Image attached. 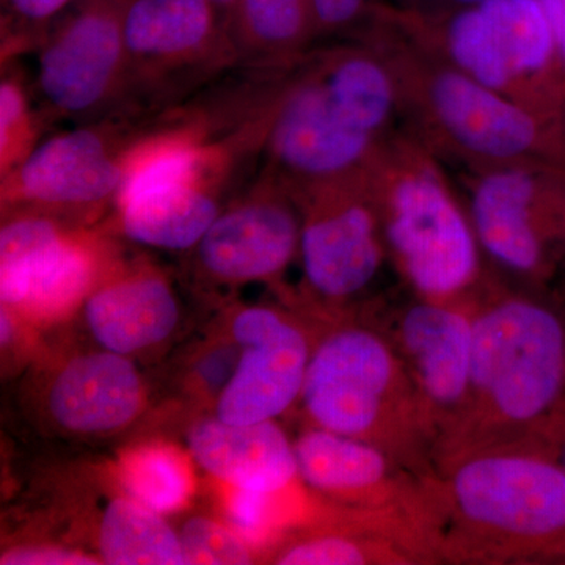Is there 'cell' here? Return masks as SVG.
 I'll list each match as a JSON object with an SVG mask.
<instances>
[{"label":"cell","instance_id":"9c48e42d","mask_svg":"<svg viewBox=\"0 0 565 565\" xmlns=\"http://www.w3.org/2000/svg\"><path fill=\"white\" fill-rule=\"evenodd\" d=\"M161 114L117 110L44 140L0 178L2 215L28 211L74 225L103 223L136 173L141 141Z\"/></svg>","mask_w":565,"mask_h":565},{"label":"cell","instance_id":"8fae6325","mask_svg":"<svg viewBox=\"0 0 565 565\" xmlns=\"http://www.w3.org/2000/svg\"><path fill=\"white\" fill-rule=\"evenodd\" d=\"M126 88L118 110L161 114L241 65L211 0H132L125 10Z\"/></svg>","mask_w":565,"mask_h":565},{"label":"cell","instance_id":"7402d4cb","mask_svg":"<svg viewBox=\"0 0 565 565\" xmlns=\"http://www.w3.org/2000/svg\"><path fill=\"white\" fill-rule=\"evenodd\" d=\"M84 530L102 564L185 565L178 531L121 486L88 508Z\"/></svg>","mask_w":565,"mask_h":565},{"label":"cell","instance_id":"277c9868","mask_svg":"<svg viewBox=\"0 0 565 565\" xmlns=\"http://www.w3.org/2000/svg\"><path fill=\"white\" fill-rule=\"evenodd\" d=\"M384 57L396 79L403 126L462 172L516 163L565 167L564 118L505 98L371 14L352 39Z\"/></svg>","mask_w":565,"mask_h":565},{"label":"cell","instance_id":"6da1fadb","mask_svg":"<svg viewBox=\"0 0 565 565\" xmlns=\"http://www.w3.org/2000/svg\"><path fill=\"white\" fill-rule=\"evenodd\" d=\"M565 407V319L534 294L497 277L473 305L470 386L438 438L434 470L470 452L548 445Z\"/></svg>","mask_w":565,"mask_h":565},{"label":"cell","instance_id":"4fadbf2b","mask_svg":"<svg viewBox=\"0 0 565 565\" xmlns=\"http://www.w3.org/2000/svg\"><path fill=\"white\" fill-rule=\"evenodd\" d=\"M460 180L486 263L527 289L544 288L565 258V167L516 163Z\"/></svg>","mask_w":565,"mask_h":565},{"label":"cell","instance_id":"5b68a950","mask_svg":"<svg viewBox=\"0 0 565 565\" xmlns=\"http://www.w3.org/2000/svg\"><path fill=\"white\" fill-rule=\"evenodd\" d=\"M359 308L319 319L297 407L308 426L377 446L414 473L429 476L433 424L396 348Z\"/></svg>","mask_w":565,"mask_h":565},{"label":"cell","instance_id":"ffe728a7","mask_svg":"<svg viewBox=\"0 0 565 565\" xmlns=\"http://www.w3.org/2000/svg\"><path fill=\"white\" fill-rule=\"evenodd\" d=\"M79 313L98 348L132 360L169 344L182 322L181 302L169 275L148 256L125 252Z\"/></svg>","mask_w":565,"mask_h":565},{"label":"cell","instance_id":"d590c367","mask_svg":"<svg viewBox=\"0 0 565 565\" xmlns=\"http://www.w3.org/2000/svg\"><path fill=\"white\" fill-rule=\"evenodd\" d=\"M115 2L121 3V6L128 7L129 3L132 2V0H115Z\"/></svg>","mask_w":565,"mask_h":565},{"label":"cell","instance_id":"2e32d148","mask_svg":"<svg viewBox=\"0 0 565 565\" xmlns=\"http://www.w3.org/2000/svg\"><path fill=\"white\" fill-rule=\"evenodd\" d=\"M228 318L241 356L214 415L232 424L274 422L299 403L319 319L286 302L247 305Z\"/></svg>","mask_w":565,"mask_h":565},{"label":"cell","instance_id":"484cf974","mask_svg":"<svg viewBox=\"0 0 565 565\" xmlns=\"http://www.w3.org/2000/svg\"><path fill=\"white\" fill-rule=\"evenodd\" d=\"M178 531L185 565L253 564L258 552L222 520L210 515H192Z\"/></svg>","mask_w":565,"mask_h":565},{"label":"cell","instance_id":"ac0fdd59","mask_svg":"<svg viewBox=\"0 0 565 565\" xmlns=\"http://www.w3.org/2000/svg\"><path fill=\"white\" fill-rule=\"evenodd\" d=\"M473 305L430 302L412 296L411 302L386 313L382 307H375V315L363 308L399 353L433 424L435 446L467 399L473 359Z\"/></svg>","mask_w":565,"mask_h":565},{"label":"cell","instance_id":"7c38bea8","mask_svg":"<svg viewBox=\"0 0 565 565\" xmlns=\"http://www.w3.org/2000/svg\"><path fill=\"white\" fill-rule=\"evenodd\" d=\"M289 189L302 223L303 280L294 300L319 319L359 308L388 262L366 170Z\"/></svg>","mask_w":565,"mask_h":565},{"label":"cell","instance_id":"d6986e66","mask_svg":"<svg viewBox=\"0 0 565 565\" xmlns=\"http://www.w3.org/2000/svg\"><path fill=\"white\" fill-rule=\"evenodd\" d=\"M33 408L57 434L107 438L143 415L148 388L136 362L98 348L70 353L46 367Z\"/></svg>","mask_w":565,"mask_h":565},{"label":"cell","instance_id":"4316f807","mask_svg":"<svg viewBox=\"0 0 565 565\" xmlns=\"http://www.w3.org/2000/svg\"><path fill=\"white\" fill-rule=\"evenodd\" d=\"M239 356V344L225 330V333L207 341L192 356L185 373V390L200 403L211 401L214 411L223 390L232 381Z\"/></svg>","mask_w":565,"mask_h":565},{"label":"cell","instance_id":"ba28073f","mask_svg":"<svg viewBox=\"0 0 565 565\" xmlns=\"http://www.w3.org/2000/svg\"><path fill=\"white\" fill-rule=\"evenodd\" d=\"M374 11L479 84L563 118L565 70L542 0H492L446 11L401 9L384 0Z\"/></svg>","mask_w":565,"mask_h":565},{"label":"cell","instance_id":"1f68e13d","mask_svg":"<svg viewBox=\"0 0 565 565\" xmlns=\"http://www.w3.org/2000/svg\"><path fill=\"white\" fill-rule=\"evenodd\" d=\"M492 0H418L414 7L407 10L416 11H446L463 9V7L481 6Z\"/></svg>","mask_w":565,"mask_h":565},{"label":"cell","instance_id":"e575fe53","mask_svg":"<svg viewBox=\"0 0 565 565\" xmlns=\"http://www.w3.org/2000/svg\"><path fill=\"white\" fill-rule=\"evenodd\" d=\"M418 0H392L393 6L401 7V9H411Z\"/></svg>","mask_w":565,"mask_h":565},{"label":"cell","instance_id":"83f0119b","mask_svg":"<svg viewBox=\"0 0 565 565\" xmlns=\"http://www.w3.org/2000/svg\"><path fill=\"white\" fill-rule=\"evenodd\" d=\"M73 0H2L7 7V25L3 24L2 63H9L13 55L40 46L47 24L62 13Z\"/></svg>","mask_w":565,"mask_h":565},{"label":"cell","instance_id":"9a60e30c","mask_svg":"<svg viewBox=\"0 0 565 565\" xmlns=\"http://www.w3.org/2000/svg\"><path fill=\"white\" fill-rule=\"evenodd\" d=\"M126 6L79 0L39 46L36 87L51 118L87 122L120 109L126 88Z\"/></svg>","mask_w":565,"mask_h":565},{"label":"cell","instance_id":"f546056e","mask_svg":"<svg viewBox=\"0 0 565 565\" xmlns=\"http://www.w3.org/2000/svg\"><path fill=\"white\" fill-rule=\"evenodd\" d=\"M0 564L3 565H93L102 564L92 553L62 546L50 542H28L10 546L2 553Z\"/></svg>","mask_w":565,"mask_h":565},{"label":"cell","instance_id":"836d02e7","mask_svg":"<svg viewBox=\"0 0 565 565\" xmlns=\"http://www.w3.org/2000/svg\"><path fill=\"white\" fill-rule=\"evenodd\" d=\"M211 2L214 3V6L217 7L218 10H221V13L223 14V17H225L226 20L236 0H211Z\"/></svg>","mask_w":565,"mask_h":565},{"label":"cell","instance_id":"603a6c76","mask_svg":"<svg viewBox=\"0 0 565 565\" xmlns=\"http://www.w3.org/2000/svg\"><path fill=\"white\" fill-rule=\"evenodd\" d=\"M226 25L244 65H292L319 41L315 0H236Z\"/></svg>","mask_w":565,"mask_h":565},{"label":"cell","instance_id":"52a82bcc","mask_svg":"<svg viewBox=\"0 0 565 565\" xmlns=\"http://www.w3.org/2000/svg\"><path fill=\"white\" fill-rule=\"evenodd\" d=\"M281 93L236 125L221 128L207 118L193 122L126 182L107 225L131 243L191 250L259 172Z\"/></svg>","mask_w":565,"mask_h":565},{"label":"cell","instance_id":"8992f818","mask_svg":"<svg viewBox=\"0 0 565 565\" xmlns=\"http://www.w3.org/2000/svg\"><path fill=\"white\" fill-rule=\"evenodd\" d=\"M445 163L401 126L366 169L386 258L412 296L470 303L486 291L481 245Z\"/></svg>","mask_w":565,"mask_h":565},{"label":"cell","instance_id":"d4e9b609","mask_svg":"<svg viewBox=\"0 0 565 565\" xmlns=\"http://www.w3.org/2000/svg\"><path fill=\"white\" fill-rule=\"evenodd\" d=\"M46 111L35 109L18 71L3 73L0 84V178L28 161L43 141Z\"/></svg>","mask_w":565,"mask_h":565},{"label":"cell","instance_id":"3957f363","mask_svg":"<svg viewBox=\"0 0 565 565\" xmlns=\"http://www.w3.org/2000/svg\"><path fill=\"white\" fill-rule=\"evenodd\" d=\"M401 126L396 79L374 47L318 44L286 79L262 167L289 188L351 177Z\"/></svg>","mask_w":565,"mask_h":565},{"label":"cell","instance_id":"8d00e7d4","mask_svg":"<svg viewBox=\"0 0 565 565\" xmlns=\"http://www.w3.org/2000/svg\"><path fill=\"white\" fill-rule=\"evenodd\" d=\"M563 118H564V128H565V104H564Z\"/></svg>","mask_w":565,"mask_h":565},{"label":"cell","instance_id":"d6a6232c","mask_svg":"<svg viewBox=\"0 0 565 565\" xmlns=\"http://www.w3.org/2000/svg\"><path fill=\"white\" fill-rule=\"evenodd\" d=\"M548 445L550 448L555 451L557 459H559V462L563 463L565 468V407L564 411L561 412V415L557 416L552 429H550Z\"/></svg>","mask_w":565,"mask_h":565},{"label":"cell","instance_id":"7a4b0ae2","mask_svg":"<svg viewBox=\"0 0 565 565\" xmlns=\"http://www.w3.org/2000/svg\"><path fill=\"white\" fill-rule=\"evenodd\" d=\"M424 487L438 563L565 564V468L550 445L456 457Z\"/></svg>","mask_w":565,"mask_h":565},{"label":"cell","instance_id":"cb8c5ba5","mask_svg":"<svg viewBox=\"0 0 565 565\" xmlns=\"http://www.w3.org/2000/svg\"><path fill=\"white\" fill-rule=\"evenodd\" d=\"M192 462L188 449L148 441L121 451L114 471L126 493L166 516L182 511L195 493Z\"/></svg>","mask_w":565,"mask_h":565},{"label":"cell","instance_id":"30bf717a","mask_svg":"<svg viewBox=\"0 0 565 565\" xmlns=\"http://www.w3.org/2000/svg\"><path fill=\"white\" fill-rule=\"evenodd\" d=\"M121 239L106 221L84 226L41 212L3 214L2 308L35 329L73 318L125 252Z\"/></svg>","mask_w":565,"mask_h":565},{"label":"cell","instance_id":"5bb4252c","mask_svg":"<svg viewBox=\"0 0 565 565\" xmlns=\"http://www.w3.org/2000/svg\"><path fill=\"white\" fill-rule=\"evenodd\" d=\"M300 225L289 185L259 167L247 188L185 252L189 273L203 289L266 282L280 292L286 288L282 275L299 258Z\"/></svg>","mask_w":565,"mask_h":565},{"label":"cell","instance_id":"4dcf8cb0","mask_svg":"<svg viewBox=\"0 0 565 565\" xmlns=\"http://www.w3.org/2000/svg\"><path fill=\"white\" fill-rule=\"evenodd\" d=\"M542 3L555 33L557 57L565 70V0H542Z\"/></svg>","mask_w":565,"mask_h":565},{"label":"cell","instance_id":"e0dca14e","mask_svg":"<svg viewBox=\"0 0 565 565\" xmlns=\"http://www.w3.org/2000/svg\"><path fill=\"white\" fill-rule=\"evenodd\" d=\"M302 486L337 508L390 516L435 550L433 515L424 478L377 446L303 424L292 438Z\"/></svg>","mask_w":565,"mask_h":565},{"label":"cell","instance_id":"f1b7e54d","mask_svg":"<svg viewBox=\"0 0 565 565\" xmlns=\"http://www.w3.org/2000/svg\"><path fill=\"white\" fill-rule=\"evenodd\" d=\"M384 0H315L318 40H349Z\"/></svg>","mask_w":565,"mask_h":565},{"label":"cell","instance_id":"44dd1931","mask_svg":"<svg viewBox=\"0 0 565 565\" xmlns=\"http://www.w3.org/2000/svg\"><path fill=\"white\" fill-rule=\"evenodd\" d=\"M185 449L221 486L277 493L302 484L292 440L275 419L232 424L200 416L185 430Z\"/></svg>","mask_w":565,"mask_h":565}]
</instances>
